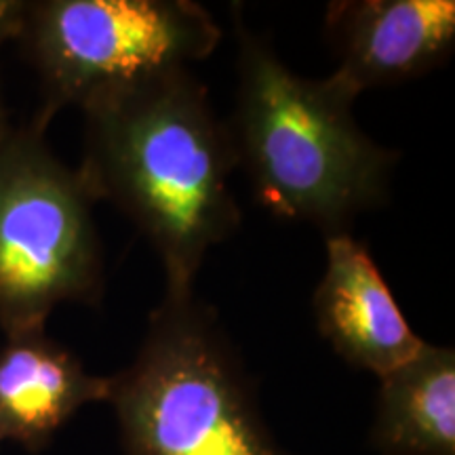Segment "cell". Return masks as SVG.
Here are the masks:
<instances>
[{"label":"cell","mask_w":455,"mask_h":455,"mask_svg":"<svg viewBox=\"0 0 455 455\" xmlns=\"http://www.w3.org/2000/svg\"><path fill=\"white\" fill-rule=\"evenodd\" d=\"M78 173L95 201L112 203L152 244L164 291H195L209 249L241 226L230 188V131L190 68L100 95L81 108Z\"/></svg>","instance_id":"obj_1"},{"label":"cell","mask_w":455,"mask_h":455,"mask_svg":"<svg viewBox=\"0 0 455 455\" xmlns=\"http://www.w3.org/2000/svg\"><path fill=\"white\" fill-rule=\"evenodd\" d=\"M236 106L230 131L236 167L253 196L281 220L323 235L350 232L358 213L388 196L398 155L358 127L356 95L338 78L289 70L235 11Z\"/></svg>","instance_id":"obj_2"},{"label":"cell","mask_w":455,"mask_h":455,"mask_svg":"<svg viewBox=\"0 0 455 455\" xmlns=\"http://www.w3.org/2000/svg\"><path fill=\"white\" fill-rule=\"evenodd\" d=\"M124 455H289L264 422L251 379L215 312L171 293L133 363L110 378Z\"/></svg>","instance_id":"obj_3"},{"label":"cell","mask_w":455,"mask_h":455,"mask_svg":"<svg viewBox=\"0 0 455 455\" xmlns=\"http://www.w3.org/2000/svg\"><path fill=\"white\" fill-rule=\"evenodd\" d=\"M47 127L11 129L0 146V329L7 338L44 331L66 301L98 304L104 258L95 198L49 150Z\"/></svg>","instance_id":"obj_4"},{"label":"cell","mask_w":455,"mask_h":455,"mask_svg":"<svg viewBox=\"0 0 455 455\" xmlns=\"http://www.w3.org/2000/svg\"><path fill=\"white\" fill-rule=\"evenodd\" d=\"M20 38L43 83L34 121L49 127L61 108L207 60L221 30L190 0H43L28 3Z\"/></svg>","instance_id":"obj_5"},{"label":"cell","mask_w":455,"mask_h":455,"mask_svg":"<svg viewBox=\"0 0 455 455\" xmlns=\"http://www.w3.org/2000/svg\"><path fill=\"white\" fill-rule=\"evenodd\" d=\"M325 26L339 60L331 76L356 98L424 76L455 49L453 0H341Z\"/></svg>","instance_id":"obj_6"},{"label":"cell","mask_w":455,"mask_h":455,"mask_svg":"<svg viewBox=\"0 0 455 455\" xmlns=\"http://www.w3.org/2000/svg\"><path fill=\"white\" fill-rule=\"evenodd\" d=\"M327 264L312 295L318 331L341 361L378 375L390 373L422 350L382 272L350 232L325 236Z\"/></svg>","instance_id":"obj_7"},{"label":"cell","mask_w":455,"mask_h":455,"mask_svg":"<svg viewBox=\"0 0 455 455\" xmlns=\"http://www.w3.org/2000/svg\"><path fill=\"white\" fill-rule=\"evenodd\" d=\"M110 378L83 363L44 331L7 338L0 348V443L41 451L78 409L106 403Z\"/></svg>","instance_id":"obj_8"},{"label":"cell","mask_w":455,"mask_h":455,"mask_svg":"<svg viewBox=\"0 0 455 455\" xmlns=\"http://www.w3.org/2000/svg\"><path fill=\"white\" fill-rule=\"evenodd\" d=\"M371 443L382 455H455V350L424 344L379 378Z\"/></svg>","instance_id":"obj_9"},{"label":"cell","mask_w":455,"mask_h":455,"mask_svg":"<svg viewBox=\"0 0 455 455\" xmlns=\"http://www.w3.org/2000/svg\"><path fill=\"white\" fill-rule=\"evenodd\" d=\"M26 7L28 3H20V0H0V47L11 38H20Z\"/></svg>","instance_id":"obj_10"},{"label":"cell","mask_w":455,"mask_h":455,"mask_svg":"<svg viewBox=\"0 0 455 455\" xmlns=\"http://www.w3.org/2000/svg\"><path fill=\"white\" fill-rule=\"evenodd\" d=\"M11 124H9V118H7V110H4V104L3 100H0V146H3V141L7 140V135L11 133Z\"/></svg>","instance_id":"obj_11"}]
</instances>
